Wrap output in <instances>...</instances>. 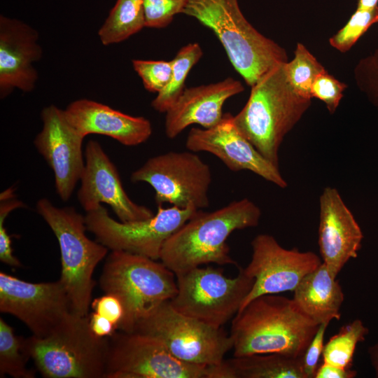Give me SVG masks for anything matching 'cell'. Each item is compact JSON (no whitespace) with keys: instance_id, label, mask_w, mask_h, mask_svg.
<instances>
[{"instance_id":"cell-23","label":"cell","mask_w":378,"mask_h":378,"mask_svg":"<svg viewBox=\"0 0 378 378\" xmlns=\"http://www.w3.org/2000/svg\"><path fill=\"white\" fill-rule=\"evenodd\" d=\"M223 363L228 378H306L301 358L281 354L234 356Z\"/></svg>"},{"instance_id":"cell-7","label":"cell","mask_w":378,"mask_h":378,"mask_svg":"<svg viewBox=\"0 0 378 378\" xmlns=\"http://www.w3.org/2000/svg\"><path fill=\"white\" fill-rule=\"evenodd\" d=\"M36 209L58 241L62 262L59 280L67 293L72 312L88 316L94 286L93 273L108 248L86 236L85 216L74 207H57L49 200L41 198L36 202Z\"/></svg>"},{"instance_id":"cell-29","label":"cell","mask_w":378,"mask_h":378,"mask_svg":"<svg viewBox=\"0 0 378 378\" xmlns=\"http://www.w3.org/2000/svg\"><path fill=\"white\" fill-rule=\"evenodd\" d=\"M377 22L378 6L370 9L356 8L346 24L329 38V43L337 51L345 53Z\"/></svg>"},{"instance_id":"cell-2","label":"cell","mask_w":378,"mask_h":378,"mask_svg":"<svg viewBox=\"0 0 378 378\" xmlns=\"http://www.w3.org/2000/svg\"><path fill=\"white\" fill-rule=\"evenodd\" d=\"M260 216V208L247 198L211 212L198 210L166 241L160 260L175 274L209 263L237 265L227 238L234 230L257 226Z\"/></svg>"},{"instance_id":"cell-16","label":"cell","mask_w":378,"mask_h":378,"mask_svg":"<svg viewBox=\"0 0 378 378\" xmlns=\"http://www.w3.org/2000/svg\"><path fill=\"white\" fill-rule=\"evenodd\" d=\"M186 146L192 152L214 155L232 172L248 170L281 188L287 186L279 168L263 157L240 132L230 113H224L213 127L191 128Z\"/></svg>"},{"instance_id":"cell-13","label":"cell","mask_w":378,"mask_h":378,"mask_svg":"<svg viewBox=\"0 0 378 378\" xmlns=\"http://www.w3.org/2000/svg\"><path fill=\"white\" fill-rule=\"evenodd\" d=\"M0 311L11 314L37 337H44L71 312L66 289L59 279L30 283L0 272Z\"/></svg>"},{"instance_id":"cell-37","label":"cell","mask_w":378,"mask_h":378,"mask_svg":"<svg viewBox=\"0 0 378 378\" xmlns=\"http://www.w3.org/2000/svg\"><path fill=\"white\" fill-rule=\"evenodd\" d=\"M88 321L91 331L98 337H110L118 330L111 321L94 312L88 316Z\"/></svg>"},{"instance_id":"cell-40","label":"cell","mask_w":378,"mask_h":378,"mask_svg":"<svg viewBox=\"0 0 378 378\" xmlns=\"http://www.w3.org/2000/svg\"><path fill=\"white\" fill-rule=\"evenodd\" d=\"M378 6V0H358L357 8L370 9Z\"/></svg>"},{"instance_id":"cell-18","label":"cell","mask_w":378,"mask_h":378,"mask_svg":"<svg viewBox=\"0 0 378 378\" xmlns=\"http://www.w3.org/2000/svg\"><path fill=\"white\" fill-rule=\"evenodd\" d=\"M39 35L22 20L0 15V98L15 89L30 92L38 78L34 66L43 55Z\"/></svg>"},{"instance_id":"cell-36","label":"cell","mask_w":378,"mask_h":378,"mask_svg":"<svg viewBox=\"0 0 378 378\" xmlns=\"http://www.w3.org/2000/svg\"><path fill=\"white\" fill-rule=\"evenodd\" d=\"M90 306L94 312L108 319L118 329L123 318L124 309L117 296L111 293H105L104 295L92 300Z\"/></svg>"},{"instance_id":"cell-26","label":"cell","mask_w":378,"mask_h":378,"mask_svg":"<svg viewBox=\"0 0 378 378\" xmlns=\"http://www.w3.org/2000/svg\"><path fill=\"white\" fill-rule=\"evenodd\" d=\"M368 333V328L360 319L344 325L324 344L323 363L351 368L356 346L365 340Z\"/></svg>"},{"instance_id":"cell-12","label":"cell","mask_w":378,"mask_h":378,"mask_svg":"<svg viewBox=\"0 0 378 378\" xmlns=\"http://www.w3.org/2000/svg\"><path fill=\"white\" fill-rule=\"evenodd\" d=\"M130 179L151 186L157 204L169 203L181 209L201 210L209 204L211 172L193 153L170 151L150 158L132 173Z\"/></svg>"},{"instance_id":"cell-15","label":"cell","mask_w":378,"mask_h":378,"mask_svg":"<svg viewBox=\"0 0 378 378\" xmlns=\"http://www.w3.org/2000/svg\"><path fill=\"white\" fill-rule=\"evenodd\" d=\"M43 127L34 144L52 169L57 193L66 202L80 180L85 160L83 136L68 121L64 110L51 104L41 113Z\"/></svg>"},{"instance_id":"cell-20","label":"cell","mask_w":378,"mask_h":378,"mask_svg":"<svg viewBox=\"0 0 378 378\" xmlns=\"http://www.w3.org/2000/svg\"><path fill=\"white\" fill-rule=\"evenodd\" d=\"M244 90L242 83L232 77L214 83L186 88L165 113L167 136L172 139L193 124L204 129L216 125L223 118V106L226 100Z\"/></svg>"},{"instance_id":"cell-22","label":"cell","mask_w":378,"mask_h":378,"mask_svg":"<svg viewBox=\"0 0 378 378\" xmlns=\"http://www.w3.org/2000/svg\"><path fill=\"white\" fill-rule=\"evenodd\" d=\"M293 293L292 299L298 309L318 324L340 320L342 288L323 262L302 279Z\"/></svg>"},{"instance_id":"cell-24","label":"cell","mask_w":378,"mask_h":378,"mask_svg":"<svg viewBox=\"0 0 378 378\" xmlns=\"http://www.w3.org/2000/svg\"><path fill=\"white\" fill-rule=\"evenodd\" d=\"M146 27L144 0H117L98 31L104 46L122 42Z\"/></svg>"},{"instance_id":"cell-38","label":"cell","mask_w":378,"mask_h":378,"mask_svg":"<svg viewBox=\"0 0 378 378\" xmlns=\"http://www.w3.org/2000/svg\"><path fill=\"white\" fill-rule=\"evenodd\" d=\"M357 371L323 363L317 368L314 378H354Z\"/></svg>"},{"instance_id":"cell-17","label":"cell","mask_w":378,"mask_h":378,"mask_svg":"<svg viewBox=\"0 0 378 378\" xmlns=\"http://www.w3.org/2000/svg\"><path fill=\"white\" fill-rule=\"evenodd\" d=\"M84 156L85 167L77 197L86 213L105 203L122 222L143 220L155 215L151 209L136 204L129 197L115 166L99 142L90 140Z\"/></svg>"},{"instance_id":"cell-5","label":"cell","mask_w":378,"mask_h":378,"mask_svg":"<svg viewBox=\"0 0 378 378\" xmlns=\"http://www.w3.org/2000/svg\"><path fill=\"white\" fill-rule=\"evenodd\" d=\"M105 293L120 300L124 315L118 329L132 332L156 307L171 300L178 288L176 274L162 262L123 251H111L99 279Z\"/></svg>"},{"instance_id":"cell-33","label":"cell","mask_w":378,"mask_h":378,"mask_svg":"<svg viewBox=\"0 0 378 378\" xmlns=\"http://www.w3.org/2000/svg\"><path fill=\"white\" fill-rule=\"evenodd\" d=\"M188 0H144L146 27H167L175 15L183 13Z\"/></svg>"},{"instance_id":"cell-27","label":"cell","mask_w":378,"mask_h":378,"mask_svg":"<svg viewBox=\"0 0 378 378\" xmlns=\"http://www.w3.org/2000/svg\"><path fill=\"white\" fill-rule=\"evenodd\" d=\"M25 338L15 334L13 328L0 318V377L34 378L35 372L27 367L30 358Z\"/></svg>"},{"instance_id":"cell-21","label":"cell","mask_w":378,"mask_h":378,"mask_svg":"<svg viewBox=\"0 0 378 378\" xmlns=\"http://www.w3.org/2000/svg\"><path fill=\"white\" fill-rule=\"evenodd\" d=\"M64 113L69 123L84 137L102 134L133 146L145 142L152 134L151 123L144 117L130 115L88 99L70 103Z\"/></svg>"},{"instance_id":"cell-11","label":"cell","mask_w":378,"mask_h":378,"mask_svg":"<svg viewBox=\"0 0 378 378\" xmlns=\"http://www.w3.org/2000/svg\"><path fill=\"white\" fill-rule=\"evenodd\" d=\"M198 210L193 207L181 209L175 206L163 208L158 204L156 214L150 218L134 221H117L101 204L85 216L87 230L96 241L111 251H123L160 259L166 241L184 225Z\"/></svg>"},{"instance_id":"cell-31","label":"cell","mask_w":378,"mask_h":378,"mask_svg":"<svg viewBox=\"0 0 378 378\" xmlns=\"http://www.w3.org/2000/svg\"><path fill=\"white\" fill-rule=\"evenodd\" d=\"M132 63L148 92L159 93L170 80L172 73L171 60L132 59Z\"/></svg>"},{"instance_id":"cell-35","label":"cell","mask_w":378,"mask_h":378,"mask_svg":"<svg viewBox=\"0 0 378 378\" xmlns=\"http://www.w3.org/2000/svg\"><path fill=\"white\" fill-rule=\"evenodd\" d=\"M330 323L319 325L318 328L301 358L302 368L306 378H314L324 348L325 333Z\"/></svg>"},{"instance_id":"cell-1","label":"cell","mask_w":378,"mask_h":378,"mask_svg":"<svg viewBox=\"0 0 378 378\" xmlns=\"http://www.w3.org/2000/svg\"><path fill=\"white\" fill-rule=\"evenodd\" d=\"M319 325L304 315L293 299L278 294L260 295L232 321L233 356L276 353L301 358Z\"/></svg>"},{"instance_id":"cell-4","label":"cell","mask_w":378,"mask_h":378,"mask_svg":"<svg viewBox=\"0 0 378 378\" xmlns=\"http://www.w3.org/2000/svg\"><path fill=\"white\" fill-rule=\"evenodd\" d=\"M183 14L214 31L232 65L250 87L272 67L288 61L283 47L248 22L238 0H188Z\"/></svg>"},{"instance_id":"cell-9","label":"cell","mask_w":378,"mask_h":378,"mask_svg":"<svg viewBox=\"0 0 378 378\" xmlns=\"http://www.w3.org/2000/svg\"><path fill=\"white\" fill-rule=\"evenodd\" d=\"M133 332L156 339L174 357L197 365L221 364L233 346L230 334L222 328L177 312L169 301L162 302L141 318Z\"/></svg>"},{"instance_id":"cell-3","label":"cell","mask_w":378,"mask_h":378,"mask_svg":"<svg viewBox=\"0 0 378 378\" xmlns=\"http://www.w3.org/2000/svg\"><path fill=\"white\" fill-rule=\"evenodd\" d=\"M285 63L272 67L251 87L248 101L234 116L240 132L277 167L283 140L312 103L311 98L300 94L291 86Z\"/></svg>"},{"instance_id":"cell-10","label":"cell","mask_w":378,"mask_h":378,"mask_svg":"<svg viewBox=\"0 0 378 378\" xmlns=\"http://www.w3.org/2000/svg\"><path fill=\"white\" fill-rule=\"evenodd\" d=\"M215 366L181 360L144 334L120 331L108 337L105 378H216Z\"/></svg>"},{"instance_id":"cell-19","label":"cell","mask_w":378,"mask_h":378,"mask_svg":"<svg viewBox=\"0 0 378 378\" xmlns=\"http://www.w3.org/2000/svg\"><path fill=\"white\" fill-rule=\"evenodd\" d=\"M318 244L323 262L337 278L345 264L358 256L363 234L338 190L323 189L320 198Z\"/></svg>"},{"instance_id":"cell-30","label":"cell","mask_w":378,"mask_h":378,"mask_svg":"<svg viewBox=\"0 0 378 378\" xmlns=\"http://www.w3.org/2000/svg\"><path fill=\"white\" fill-rule=\"evenodd\" d=\"M353 74L357 88L375 108L378 121V47L358 61Z\"/></svg>"},{"instance_id":"cell-28","label":"cell","mask_w":378,"mask_h":378,"mask_svg":"<svg viewBox=\"0 0 378 378\" xmlns=\"http://www.w3.org/2000/svg\"><path fill=\"white\" fill-rule=\"evenodd\" d=\"M285 70L291 86L300 94L311 98V88L316 78L326 71L307 47L298 43L294 57L285 63Z\"/></svg>"},{"instance_id":"cell-39","label":"cell","mask_w":378,"mask_h":378,"mask_svg":"<svg viewBox=\"0 0 378 378\" xmlns=\"http://www.w3.org/2000/svg\"><path fill=\"white\" fill-rule=\"evenodd\" d=\"M368 353L376 377L378 378V340L376 343L368 347Z\"/></svg>"},{"instance_id":"cell-6","label":"cell","mask_w":378,"mask_h":378,"mask_svg":"<svg viewBox=\"0 0 378 378\" xmlns=\"http://www.w3.org/2000/svg\"><path fill=\"white\" fill-rule=\"evenodd\" d=\"M24 342L44 377L105 378L108 337L92 333L88 316L71 312L48 335H31Z\"/></svg>"},{"instance_id":"cell-14","label":"cell","mask_w":378,"mask_h":378,"mask_svg":"<svg viewBox=\"0 0 378 378\" xmlns=\"http://www.w3.org/2000/svg\"><path fill=\"white\" fill-rule=\"evenodd\" d=\"M251 247V261L244 269L255 282L239 311L260 295L294 291L302 279L322 263L315 253L284 248L268 234H258Z\"/></svg>"},{"instance_id":"cell-34","label":"cell","mask_w":378,"mask_h":378,"mask_svg":"<svg viewBox=\"0 0 378 378\" xmlns=\"http://www.w3.org/2000/svg\"><path fill=\"white\" fill-rule=\"evenodd\" d=\"M347 85L341 82L327 71L319 74L311 88V97L322 101L330 114H333L344 96Z\"/></svg>"},{"instance_id":"cell-8","label":"cell","mask_w":378,"mask_h":378,"mask_svg":"<svg viewBox=\"0 0 378 378\" xmlns=\"http://www.w3.org/2000/svg\"><path fill=\"white\" fill-rule=\"evenodd\" d=\"M176 278L178 290L169 300L172 307L216 328L234 318L255 282L242 267L232 278L225 276L223 269L209 266L177 274Z\"/></svg>"},{"instance_id":"cell-32","label":"cell","mask_w":378,"mask_h":378,"mask_svg":"<svg viewBox=\"0 0 378 378\" xmlns=\"http://www.w3.org/2000/svg\"><path fill=\"white\" fill-rule=\"evenodd\" d=\"M24 206V204L16 198L13 188H7L0 194V260L13 267H20L21 262L13 255L11 239L4 221L11 211Z\"/></svg>"},{"instance_id":"cell-25","label":"cell","mask_w":378,"mask_h":378,"mask_svg":"<svg viewBox=\"0 0 378 378\" xmlns=\"http://www.w3.org/2000/svg\"><path fill=\"white\" fill-rule=\"evenodd\" d=\"M203 51L198 43L183 46L171 60L172 73L166 87L152 101L151 106L157 111L166 113L181 95L186 79L191 69L198 62Z\"/></svg>"}]
</instances>
